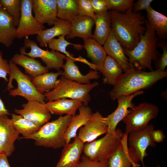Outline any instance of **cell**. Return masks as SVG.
I'll return each instance as SVG.
<instances>
[{
    "mask_svg": "<svg viewBox=\"0 0 167 167\" xmlns=\"http://www.w3.org/2000/svg\"><path fill=\"white\" fill-rule=\"evenodd\" d=\"M111 28L117 40L124 50L133 49L140 40L146 30L144 16L133 11V5L125 12L114 10L108 11Z\"/></svg>",
    "mask_w": 167,
    "mask_h": 167,
    "instance_id": "6da1fadb",
    "label": "cell"
},
{
    "mask_svg": "<svg viewBox=\"0 0 167 167\" xmlns=\"http://www.w3.org/2000/svg\"><path fill=\"white\" fill-rule=\"evenodd\" d=\"M167 76L166 71L156 70L148 72L130 66V68L122 74L109 92L110 98L114 101L119 96L130 95L149 88Z\"/></svg>",
    "mask_w": 167,
    "mask_h": 167,
    "instance_id": "7a4b0ae2",
    "label": "cell"
},
{
    "mask_svg": "<svg viewBox=\"0 0 167 167\" xmlns=\"http://www.w3.org/2000/svg\"><path fill=\"white\" fill-rule=\"evenodd\" d=\"M146 30L136 46L130 50H124L128 57L130 66L141 70L153 71L152 61H155L160 55L157 49L159 38L152 27L146 20Z\"/></svg>",
    "mask_w": 167,
    "mask_h": 167,
    "instance_id": "3957f363",
    "label": "cell"
},
{
    "mask_svg": "<svg viewBox=\"0 0 167 167\" xmlns=\"http://www.w3.org/2000/svg\"><path fill=\"white\" fill-rule=\"evenodd\" d=\"M72 116H60L58 119L44 124L32 135L21 139H33L36 145L45 148L63 147L66 144L64 134Z\"/></svg>",
    "mask_w": 167,
    "mask_h": 167,
    "instance_id": "277c9868",
    "label": "cell"
},
{
    "mask_svg": "<svg viewBox=\"0 0 167 167\" xmlns=\"http://www.w3.org/2000/svg\"><path fill=\"white\" fill-rule=\"evenodd\" d=\"M99 84L97 82L83 84L67 79L62 75L58 80L55 88L45 92V99L48 101L62 98L81 100L84 104L88 105L91 99L90 92Z\"/></svg>",
    "mask_w": 167,
    "mask_h": 167,
    "instance_id": "5b68a950",
    "label": "cell"
},
{
    "mask_svg": "<svg viewBox=\"0 0 167 167\" xmlns=\"http://www.w3.org/2000/svg\"><path fill=\"white\" fill-rule=\"evenodd\" d=\"M10 69L7 90L11 96H19L28 101H37L45 104L44 94L40 93L33 85L30 77L24 73L12 61H9Z\"/></svg>",
    "mask_w": 167,
    "mask_h": 167,
    "instance_id": "8992f818",
    "label": "cell"
},
{
    "mask_svg": "<svg viewBox=\"0 0 167 167\" xmlns=\"http://www.w3.org/2000/svg\"><path fill=\"white\" fill-rule=\"evenodd\" d=\"M124 133L117 129L113 133H106L102 138L87 143L84 146V155L93 161H108L119 145Z\"/></svg>",
    "mask_w": 167,
    "mask_h": 167,
    "instance_id": "52a82bcc",
    "label": "cell"
},
{
    "mask_svg": "<svg viewBox=\"0 0 167 167\" xmlns=\"http://www.w3.org/2000/svg\"><path fill=\"white\" fill-rule=\"evenodd\" d=\"M154 130L153 124H148L128 134L127 149L129 155L134 163L140 161L143 167H145L144 159L148 155L147 149L149 146H156L152 137V133Z\"/></svg>",
    "mask_w": 167,
    "mask_h": 167,
    "instance_id": "ba28073f",
    "label": "cell"
},
{
    "mask_svg": "<svg viewBox=\"0 0 167 167\" xmlns=\"http://www.w3.org/2000/svg\"><path fill=\"white\" fill-rule=\"evenodd\" d=\"M159 111L157 106L149 103L144 102L135 106L122 120L125 124V133L128 135L146 126L150 120L156 118Z\"/></svg>",
    "mask_w": 167,
    "mask_h": 167,
    "instance_id": "9c48e42d",
    "label": "cell"
},
{
    "mask_svg": "<svg viewBox=\"0 0 167 167\" xmlns=\"http://www.w3.org/2000/svg\"><path fill=\"white\" fill-rule=\"evenodd\" d=\"M24 46L20 49V53L35 58H40L49 69L60 70L63 64V61L66 57L59 52L51 50L43 49L38 46L34 41L28 36L25 37L24 41Z\"/></svg>",
    "mask_w": 167,
    "mask_h": 167,
    "instance_id": "30bf717a",
    "label": "cell"
},
{
    "mask_svg": "<svg viewBox=\"0 0 167 167\" xmlns=\"http://www.w3.org/2000/svg\"><path fill=\"white\" fill-rule=\"evenodd\" d=\"M20 17L16 30V38L20 39L30 35H37L45 27L32 14V0H21Z\"/></svg>",
    "mask_w": 167,
    "mask_h": 167,
    "instance_id": "8fae6325",
    "label": "cell"
},
{
    "mask_svg": "<svg viewBox=\"0 0 167 167\" xmlns=\"http://www.w3.org/2000/svg\"><path fill=\"white\" fill-rule=\"evenodd\" d=\"M108 126L105 117L98 111L92 114L83 126L80 128L77 138L84 143L93 141L100 136L106 133Z\"/></svg>",
    "mask_w": 167,
    "mask_h": 167,
    "instance_id": "7c38bea8",
    "label": "cell"
},
{
    "mask_svg": "<svg viewBox=\"0 0 167 167\" xmlns=\"http://www.w3.org/2000/svg\"><path fill=\"white\" fill-rule=\"evenodd\" d=\"M23 109H15V112L36 125L40 128L48 122L51 118V113L46 104L37 101H28L22 105Z\"/></svg>",
    "mask_w": 167,
    "mask_h": 167,
    "instance_id": "4fadbf2b",
    "label": "cell"
},
{
    "mask_svg": "<svg viewBox=\"0 0 167 167\" xmlns=\"http://www.w3.org/2000/svg\"><path fill=\"white\" fill-rule=\"evenodd\" d=\"M144 93L143 90L137 91L128 95H123L117 98L118 105L115 110L105 117L108 126L107 133H113L119 123L122 121L135 105L132 102L135 96Z\"/></svg>",
    "mask_w": 167,
    "mask_h": 167,
    "instance_id": "5bb4252c",
    "label": "cell"
},
{
    "mask_svg": "<svg viewBox=\"0 0 167 167\" xmlns=\"http://www.w3.org/2000/svg\"><path fill=\"white\" fill-rule=\"evenodd\" d=\"M19 134L8 115H0V153H4L7 157L11 155Z\"/></svg>",
    "mask_w": 167,
    "mask_h": 167,
    "instance_id": "9a60e30c",
    "label": "cell"
},
{
    "mask_svg": "<svg viewBox=\"0 0 167 167\" xmlns=\"http://www.w3.org/2000/svg\"><path fill=\"white\" fill-rule=\"evenodd\" d=\"M32 5L34 17L41 24L52 26L58 19L56 0H32Z\"/></svg>",
    "mask_w": 167,
    "mask_h": 167,
    "instance_id": "2e32d148",
    "label": "cell"
},
{
    "mask_svg": "<svg viewBox=\"0 0 167 167\" xmlns=\"http://www.w3.org/2000/svg\"><path fill=\"white\" fill-rule=\"evenodd\" d=\"M84 145L77 136L72 143L66 144L55 167H78Z\"/></svg>",
    "mask_w": 167,
    "mask_h": 167,
    "instance_id": "e0dca14e",
    "label": "cell"
},
{
    "mask_svg": "<svg viewBox=\"0 0 167 167\" xmlns=\"http://www.w3.org/2000/svg\"><path fill=\"white\" fill-rule=\"evenodd\" d=\"M66 62L62 66L63 69L62 75L66 78L83 84H89L92 79H97L100 77L98 71L90 70L86 75H83L75 64L74 59L66 57Z\"/></svg>",
    "mask_w": 167,
    "mask_h": 167,
    "instance_id": "ac0fdd59",
    "label": "cell"
},
{
    "mask_svg": "<svg viewBox=\"0 0 167 167\" xmlns=\"http://www.w3.org/2000/svg\"><path fill=\"white\" fill-rule=\"evenodd\" d=\"M103 47L107 55L115 59L124 72L130 68L128 58L122 47L115 37L111 28Z\"/></svg>",
    "mask_w": 167,
    "mask_h": 167,
    "instance_id": "d6986e66",
    "label": "cell"
},
{
    "mask_svg": "<svg viewBox=\"0 0 167 167\" xmlns=\"http://www.w3.org/2000/svg\"><path fill=\"white\" fill-rule=\"evenodd\" d=\"M78 109L79 114L72 116L66 130L64 136L66 144L69 143L72 138L77 136L79 129L86 123L93 113L91 109L84 104Z\"/></svg>",
    "mask_w": 167,
    "mask_h": 167,
    "instance_id": "ffe728a7",
    "label": "cell"
},
{
    "mask_svg": "<svg viewBox=\"0 0 167 167\" xmlns=\"http://www.w3.org/2000/svg\"><path fill=\"white\" fill-rule=\"evenodd\" d=\"M16 28L12 17L0 5V43L10 47L16 38Z\"/></svg>",
    "mask_w": 167,
    "mask_h": 167,
    "instance_id": "44dd1931",
    "label": "cell"
},
{
    "mask_svg": "<svg viewBox=\"0 0 167 167\" xmlns=\"http://www.w3.org/2000/svg\"><path fill=\"white\" fill-rule=\"evenodd\" d=\"M71 22L58 19L52 28L43 30L37 35L36 39L41 47H46L49 42L54 37L68 35L70 33Z\"/></svg>",
    "mask_w": 167,
    "mask_h": 167,
    "instance_id": "7402d4cb",
    "label": "cell"
},
{
    "mask_svg": "<svg viewBox=\"0 0 167 167\" xmlns=\"http://www.w3.org/2000/svg\"><path fill=\"white\" fill-rule=\"evenodd\" d=\"M128 135L124 133L121 142L118 148L108 159V167H132L139 165L131 159L128 152Z\"/></svg>",
    "mask_w": 167,
    "mask_h": 167,
    "instance_id": "603a6c76",
    "label": "cell"
},
{
    "mask_svg": "<svg viewBox=\"0 0 167 167\" xmlns=\"http://www.w3.org/2000/svg\"><path fill=\"white\" fill-rule=\"evenodd\" d=\"M82 103L79 100L62 98L48 101L45 104L49 110L52 114L60 116L66 114L73 116L75 115L76 110L82 105Z\"/></svg>",
    "mask_w": 167,
    "mask_h": 167,
    "instance_id": "cb8c5ba5",
    "label": "cell"
},
{
    "mask_svg": "<svg viewBox=\"0 0 167 167\" xmlns=\"http://www.w3.org/2000/svg\"><path fill=\"white\" fill-rule=\"evenodd\" d=\"M11 59L16 65L22 66L25 72L32 77L49 71V69L38 60L23 54H15Z\"/></svg>",
    "mask_w": 167,
    "mask_h": 167,
    "instance_id": "d4e9b609",
    "label": "cell"
},
{
    "mask_svg": "<svg viewBox=\"0 0 167 167\" xmlns=\"http://www.w3.org/2000/svg\"><path fill=\"white\" fill-rule=\"evenodd\" d=\"M70 32L67 39L79 37L83 39L92 38L94 20L88 16H79L71 22Z\"/></svg>",
    "mask_w": 167,
    "mask_h": 167,
    "instance_id": "484cf974",
    "label": "cell"
},
{
    "mask_svg": "<svg viewBox=\"0 0 167 167\" xmlns=\"http://www.w3.org/2000/svg\"><path fill=\"white\" fill-rule=\"evenodd\" d=\"M94 20L95 28L92 38L101 45H103L111 28L110 18L108 11L96 14Z\"/></svg>",
    "mask_w": 167,
    "mask_h": 167,
    "instance_id": "4316f807",
    "label": "cell"
},
{
    "mask_svg": "<svg viewBox=\"0 0 167 167\" xmlns=\"http://www.w3.org/2000/svg\"><path fill=\"white\" fill-rule=\"evenodd\" d=\"M83 47L87 53V56L96 67V70L101 71L104 61L107 56L106 53L102 45L92 38L83 39Z\"/></svg>",
    "mask_w": 167,
    "mask_h": 167,
    "instance_id": "83f0119b",
    "label": "cell"
},
{
    "mask_svg": "<svg viewBox=\"0 0 167 167\" xmlns=\"http://www.w3.org/2000/svg\"><path fill=\"white\" fill-rule=\"evenodd\" d=\"M122 71L121 66L115 59L107 56L100 72L104 76L103 84L114 86L122 73Z\"/></svg>",
    "mask_w": 167,
    "mask_h": 167,
    "instance_id": "f1b7e54d",
    "label": "cell"
},
{
    "mask_svg": "<svg viewBox=\"0 0 167 167\" xmlns=\"http://www.w3.org/2000/svg\"><path fill=\"white\" fill-rule=\"evenodd\" d=\"M147 20L152 27L156 34L161 39L167 36V17L154 10L151 6L146 10Z\"/></svg>",
    "mask_w": 167,
    "mask_h": 167,
    "instance_id": "f546056e",
    "label": "cell"
},
{
    "mask_svg": "<svg viewBox=\"0 0 167 167\" xmlns=\"http://www.w3.org/2000/svg\"><path fill=\"white\" fill-rule=\"evenodd\" d=\"M63 71L60 70L56 72H47L34 77L32 82L36 90L41 93L45 92L53 89L55 87L58 77L62 75Z\"/></svg>",
    "mask_w": 167,
    "mask_h": 167,
    "instance_id": "4dcf8cb0",
    "label": "cell"
},
{
    "mask_svg": "<svg viewBox=\"0 0 167 167\" xmlns=\"http://www.w3.org/2000/svg\"><path fill=\"white\" fill-rule=\"evenodd\" d=\"M57 17L59 19L72 22L79 17L77 0H56Z\"/></svg>",
    "mask_w": 167,
    "mask_h": 167,
    "instance_id": "1f68e13d",
    "label": "cell"
},
{
    "mask_svg": "<svg viewBox=\"0 0 167 167\" xmlns=\"http://www.w3.org/2000/svg\"><path fill=\"white\" fill-rule=\"evenodd\" d=\"M11 121L14 126L23 137L31 135L36 132L40 127L32 121L25 118L20 115L11 114Z\"/></svg>",
    "mask_w": 167,
    "mask_h": 167,
    "instance_id": "d6a6232c",
    "label": "cell"
},
{
    "mask_svg": "<svg viewBox=\"0 0 167 167\" xmlns=\"http://www.w3.org/2000/svg\"><path fill=\"white\" fill-rule=\"evenodd\" d=\"M65 35H61L58 36V38H54L51 40L48 43L49 48L52 50L61 52L65 54L67 57L75 61H78L82 62L81 58H75L73 57L66 50V47L70 45H73L79 47H83L82 46L80 45L72 44L66 40Z\"/></svg>",
    "mask_w": 167,
    "mask_h": 167,
    "instance_id": "836d02e7",
    "label": "cell"
},
{
    "mask_svg": "<svg viewBox=\"0 0 167 167\" xmlns=\"http://www.w3.org/2000/svg\"><path fill=\"white\" fill-rule=\"evenodd\" d=\"M0 5L12 17L14 24L17 28L21 15V0H0Z\"/></svg>",
    "mask_w": 167,
    "mask_h": 167,
    "instance_id": "e575fe53",
    "label": "cell"
},
{
    "mask_svg": "<svg viewBox=\"0 0 167 167\" xmlns=\"http://www.w3.org/2000/svg\"><path fill=\"white\" fill-rule=\"evenodd\" d=\"M109 9L124 13L133 4V0H106Z\"/></svg>",
    "mask_w": 167,
    "mask_h": 167,
    "instance_id": "d590c367",
    "label": "cell"
},
{
    "mask_svg": "<svg viewBox=\"0 0 167 167\" xmlns=\"http://www.w3.org/2000/svg\"><path fill=\"white\" fill-rule=\"evenodd\" d=\"M79 16H88L94 19L96 14L89 0H77Z\"/></svg>",
    "mask_w": 167,
    "mask_h": 167,
    "instance_id": "8d00e7d4",
    "label": "cell"
},
{
    "mask_svg": "<svg viewBox=\"0 0 167 167\" xmlns=\"http://www.w3.org/2000/svg\"><path fill=\"white\" fill-rule=\"evenodd\" d=\"M158 46L162 48V53L160 55L159 59L157 60L156 65V70L164 71L167 66V43L163 41L158 42Z\"/></svg>",
    "mask_w": 167,
    "mask_h": 167,
    "instance_id": "74e56055",
    "label": "cell"
},
{
    "mask_svg": "<svg viewBox=\"0 0 167 167\" xmlns=\"http://www.w3.org/2000/svg\"><path fill=\"white\" fill-rule=\"evenodd\" d=\"M78 167H108V166L107 161H93L84 155L81 156Z\"/></svg>",
    "mask_w": 167,
    "mask_h": 167,
    "instance_id": "f35d334b",
    "label": "cell"
},
{
    "mask_svg": "<svg viewBox=\"0 0 167 167\" xmlns=\"http://www.w3.org/2000/svg\"><path fill=\"white\" fill-rule=\"evenodd\" d=\"M10 69L9 62L3 58V53L0 49V78L3 79L6 82H8L7 75H10Z\"/></svg>",
    "mask_w": 167,
    "mask_h": 167,
    "instance_id": "ab89813d",
    "label": "cell"
},
{
    "mask_svg": "<svg viewBox=\"0 0 167 167\" xmlns=\"http://www.w3.org/2000/svg\"><path fill=\"white\" fill-rule=\"evenodd\" d=\"M95 14L108 11L109 9L106 0H89Z\"/></svg>",
    "mask_w": 167,
    "mask_h": 167,
    "instance_id": "60d3db41",
    "label": "cell"
},
{
    "mask_svg": "<svg viewBox=\"0 0 167 167\" xmlns=\"http://www.w3.org/2000/svg\"><path fill=\"white\" fill-rule=\"evenodd\" d=\"M153 0H138L133 4V11L137 13L139 11L146 10L151 6Z\"/></svg>",
    "mask_w": 167,
    "mask_h": 167,
    "instance_id": "b9f144b4",
    "label": "cell"
},
{
    "mask_svg": "<svg viewBox=\"0 0 167 167\" xmlns=\"http://www.w3.org/2000/svg\"><path fill=\"white\" fill-rule=\"evenodd\" d=\"M152 137L154 142L156 143L163 142L165 138L163 131L160 130H154L152 133Z\"/></svg>",
    "mask_w": 167,
    "mask_h": 167,
    "instance_id": "7bdbcfd3",
    "label": "cell"
},
{
    "mask_svg": "<svg viewBox=\"0 0 167 167\" xmlns=\"http://www.w3.org/2000/svg\"><path fill=\"white\" fill-rule=\"evenodd\" d=\"M7 157L6 154L0 153V167H10Z\"/></svg>",
    "mask_w": 167,
    "mask_h": 167,
    "instance_id": "ee69618b",
    "label": "cell"
},
{
    "mask_svg": "<svg viewBox=\"0 0 167 167\" xmlns=\"http://www.w3.org/2000/svg\"><path fill=\"white\" fill-rule=\"evenodd\" d=\"M10 113L6 108L4 103L0 98V115H9Z\"/></svg>",
    "mask_w": 167,
    "mask_h": 167,
    "instance_id": "f6af8a7d",
    "label": "cell"
},
{
    "mask_svg": "<svg viewBox=\"0 0 167 167\" xmlns=\"http://www.w3.org/2000/svg\"><path fill=\"white\" fill-rule=\"evenodd\" d=\"M140 166V165H133L132 167H139ZM157 167H160L158 165Z\"/></svg>",
    "mask_w": 167,
    "mask_h": 167,
    "instance_id": "bcb514c9",
    "label": "cell"
}]
</instances>
